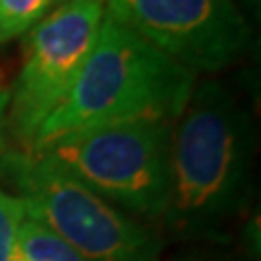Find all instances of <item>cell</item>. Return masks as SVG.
Masks as SVG:
<instances>
[{
  "label": "cell",
  "instance_id": "12",
  "mask_svg": "<svg viewBox=\"0 0 261 261\" xmlns=\"http://www.w3.org/2000/svg\"><path fill=\"white\" fill-rule=\"evenodd\" d=\"M11 261H27V259H22V257H18V255L13 252V259H11Z\"/></svg>",
  "mask_w": 261,
  "mask_h": 261
},
{
  "label": "cell",
  "instance_id": "10",
  "mask_svg": "<svg viewBox=\"0 0 261 261\" xmlns=\"http://www.w3.org/2000/svg\"><path fill=\"white\" fill-rule=\"evenodd\" d=\"M7 105H9V92L0 85V135L5 128V118H7Z\"/></svg>",
  "mask_w": 261,
  "mask_h": 261
},
{
  "label": "cell",
  "instance_id": "3",
  "mask_svg": "<svg viewBox=\"0 0 261 261\" xmlns=\"http://www.w3.org/2000/svg\"><path fill=\"white\" fill-rule=\"evenodd\" d=\"M0 176L27 216L70 244L85 261H159V235L111 205L42 152L0 148Z\"/></svg>",
  "mask_w": 261,
  "mask_h": 261
},
{
  "label": "cell",
  "instance_id": "7",
  "mask_svg": "<svg viewBox=\"0 0 261 261\" xmlns=\"http://www.w3.org/2000/svg\"><path fill=\"white\" fill-rule=\"evenodd\" d=\"M13 252L27 261H85L70 244L29 216L18 228Z\"/></svg>",
  "mask_w": 261,
  "mask_h": 261
},
{
  "label": "cell",
  "instance_id": "5",
  "mask_svg": "<svg viewBox=\"0 0 261 261\" xmlns=\"http://www.w3.org/2000/svg\"><path fill=\"white\" fill-rule=\"evenodd\" d=\"M105 5L107 0H63L29 31L5 118L22 152L33 150L42 124L76 83L98 39Z\"/></svg>",
  "mask_w": 261,
  "mask_h": 261
},
{
  "label": "cell",
  "instance_id": "8",
  "mask_svg": "<svg viewBox=\"0 0 261 261\" xmlns=\"http://www.w3.org/2000/svg\"><path fill=\"white\" fill-rule=\"evenodd\" d=\"M63 0H0V44L37 27Z\"/></svg>",
  "mask_w": 261,
  "mask_h": 261
},
{
  "label": "cell",
  "instance_id": "2",
  "mask_svg": "<svg viewBox=\"0 0 261 261\" xmlns=\"http://www.w3.org/2000/svg\"><path fill=\"white\" fill-rule=\"evenodd\" d=\"M198 74L105 9L94 50L31 152L68 133L133 120L176 122Z\"/></svg>",
  "mask_w": 261,
  "mask_h": 261
},
{
  "label": "cell",
  "instance_id": "4",
  "mask_svg": "<svg viewBox=\"0 0 261 261\" xmlns=\"http://www.w3.org/2000/svg\"><path fill=\"white\" fill-rule=\"evenodd\" d=\"M172 133L170 120H133L68 133L37 152L55 159L122 211L163 218Z\"/></svg>",
  "mask_w": 261,
  "mask_h": 261
},
{
  "label": "cell",
  "instance_id": "9",
  "mask_svg": "<svg viewBox=\"0 0 261 261\" xmlns=\"http://www.w3.org/2000/svg\"><path fill=\"white\" fill-rule=\"evenodd\" d=\"M24 218H27V211L20 198L0 187V261L13 259L15 238Z\"/></svg>",
  "mask_w": 261,
  "mask_h": 261
},
{
  "label": "cell",
  "instance_id": "6",
  "mask_svg": "<svg viewBox=\"0 0 261 261\" xmlns=\"http://www.w3.org/2000/svg\"><path fill=\"white\" fill-rule=\"evenodd\" d=\"M105 9L196 74L224 70L250 42L235 0H107Z\"/></svg>",
  "mask_w": 261,
  "mask_h": 261
},
{
  "label": "cell",
  "instance_id": "1",
  "mask_svg": "<svg viewBox=\"0 0 261 261\" xmlns=\"http://www.w3.org/2000/svg\"><path fill=\"white\" fill-rule=\"evenodd\" d=\"M252 172L248 111L218 81L196 83L174 122L166 222L190 233L216 231L246 205Z\"/></svg>",
  "mask_w": 261,
  "mask_h": 261
},
{
  "label": "cell",
  "instance_id": "11",
  "mask_svg": "<svg viewBox=\"0 0 261 261\" xmlns=\"http://www.w3.org/2000/svg\"><path fill=\"white\" fill-rule=\"evenodd\" d=\"M246 3L255 9V15H259V0H246Z\"/></svg>",
  "mask_w": 261,
  "mask_h": 261
}]
</instances>
